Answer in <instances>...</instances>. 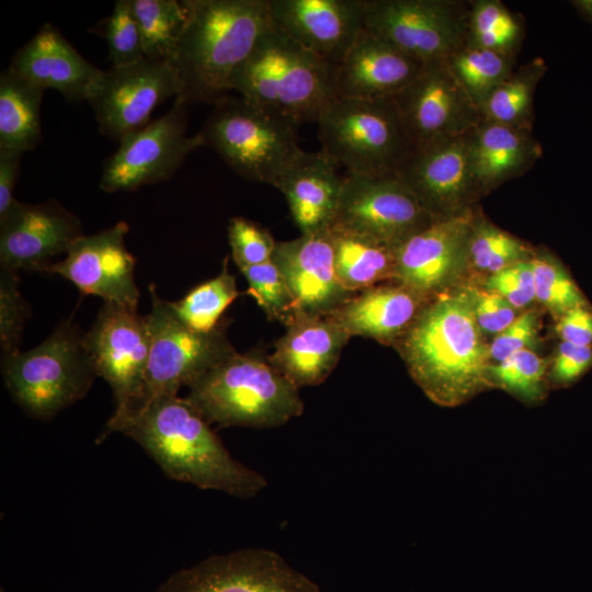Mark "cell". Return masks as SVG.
Segmentation results:
<instances>
[{
	"instance_id": "6da1fadb",
	"label": "cell",
	"mask_w": 592,
	"mask_h": 592,
	"mask_svg": "<svg viewBox=\"0 0 592 592\" xmlns=\"http://www.w3.org/2000/svg\"><path fill=\"white\" fill-rule=\"evenodd\" d=\"M119 432L138 443L170 479L251 499L267 485L235 459L209 423L184 397L163 395L121 421Z\"/></svg>"
},
{
	"instance_id": "7a4b0ae2",
	"label": "cell",
	"mask_w": 592,
	"mask_h": 592,
	"mask_svg": "<svg viewBox=\"0 0 592 592\" xmlns=\"http://www.w3.org/2000/svg\"><path fill=\"white\" fill-rule=\"evenodd\" d=\"M395 346L411 377L437 405L457 406L490 385L489 346L465 292L428 301Z\"/></svg>"
},
{
	"instance_id": "3957f363",
	"label": "cell",
	"mask_w": 592,
	"mask_h": 592,
	"mask_svg": "<svg viewBox=\"0 0 592 592\" xmlns=\"http://www.w3.org/2000/svg\"><path fill=\"white\" fill-rule=\"evenodd\" d=\"M187 18L172 58L186 103L215 102L272 26L270 0H183Z\"/></svg>"
},
{
	"instance_id": "277c9868",
	"label": "cell",
	"mask_w": 592,
	"mask_h": 592,
	"mask_svg": "<svg viewBox=\"0 0 592 592\" xmlns=\"http://www.w3.org/2000/svg\"><path fill=\"white\" fill-rule=\"evenodd\" d=\"M184 399L210 424L277 428L304 412L299 388L260 353L236 350L201 375Z\"/></svg>"
},
{
	"instance_id": "5b68a950",
	"label": "cell",
	"mask_w": 592,
	"mask_h": 592,
	"mask_svg": "<svg viewBox=\"0 0 592 592\" xmlns=\"http://www.w3.org/2000/svg\"><path fill=\"white\" fill-rule=\"evenodd\" d=\"M231 91L296 126L317 122L337 99L333 65L274 24L237 72Z\"/></svg>"
},
{
	"instance_id": "8992f818",
	"label": "cell",
	"mask_w": 592,
	"mask_h": 592,
	"mask_svg": "<svg viewBox=\"0 0 592 592\" xmlns=\"http://www.w3.org/2000/svg\"><path fill=\"white\" fill-rule=\"evenodd\" d=\"M316 123L321 150L346 173H397L414 148L394 98L335 99Z\"/></svg>"
},
{
	"instance_id": "52a82bcc",
	"label": "cell",
	"mask_w": 592,
	"mask_h": 592,
	"mask_svg": "<svg viewBox=\"0 0 592 592\" xmlns=\"http://www.w3.org/2000/svg\"><path fill=\"white\" fill-rule=\"evenodd\" d=\"M296 125L242 96L229 93L214 102L200 134L240 177L276 186L303 153Z\"/></svg>"
},
{
	"instance_id": "ba28073f",
	"label": "cell",
	"mask_w": 592,
	"mask_h": 592,
	"mask_svg": "<svg viewBox=\"0 0 592 592\" xmlns=\"http://www.w3.org/2000/svg\"><path fill=\"white\" fill-rule=\"evenodd\" d=\"M2 374L12 399L41 420L83 398L96 377L83 334L70 319L36 348L3 356Z\"/></svg>"
},
{
	"instance_id": "9c48e42d",
	"label": "cell",
	"mask_w": 592,
	"mask_h": 592,
	"mask_svg": "<svg viewBox=\"0 0 592 592\" xmlns=\"http://www.w3.org/2000/svg\"><path fill=\"white\" fill-rule=\"evenodd\" d=\"M83 344L96 376L109 384L114 396L115 409L101 435L104 439L144 402L150 352L147 316L134 307L103 303L83 334Z\"/></svg>"
},
{
	"instance_id": "30bf717a",
	"label": "cell",
	"mask_w": 592,
	"mask_h": 592,
	"mask_svg": "<svg viewBox=\"0 0 592 592\" xmlns=\"http://www.w3.org/2000/svg\"><path fill=\"white\" fill-rule=\"evenodd\" d=\"M149 294L150 352L141 407L156 397L178 395L235 351L226 335V322L209 333L196 332L175 316L170 301L160 298L152 284Z\"/></svg>"
},
{
	"instance_id": "8fae6325",
	"label": "cell",
	"mask_w": 592,
	"mask_h": 592,
	"mask_svg": "<svg viewBox=\"0 0 592 592\" xmlns=\"http://www.w3.org/2000/svg\"><path fill=\"white\" fill-rule=\"evenodd\" d=\"M186 105L177 96L166 114L118 141L117 150L104 161L100 189L126 192L169 180L191 152L205 146L200 133L186 134Z\"/></svg>"
},
{
	"instance_id": "7c38bea8",
	"label": "cell",
	"mask_w": 592,
	"mask_h": 592,
	"mask_svg": "<svg viewBox=\"0 0 592 592\" xmlns=\"http://www.w3.org/2000/svg\"><path fill=\"white\" fill-rule=\"evenodd\" d=\"M468 14L458 1L366 0L364 29L426 65L466 43Z\"/></svg>"
},
{
	"instance_id": "4fadbf2b",
	"label": "cell",
	"mask_w": 592,
	"mask_h": 592,
	"mask_svg": "<svg viewBox=\"0 0 592 592\" xmlns=\"http://www.w3.org/2000/svg\"><path fill=\"white\" fill-rule=\"evenodd\" d=\"M434 219L397 173H346L332 227L395 247Z\"/></svg>"
},
{
	"instance_id": "5bb4252c",
	"label": "cell",
	"mask_w": 592,
	"mask_h": 592,
	"mask_svg": "<svg viewBox=\"0 0 592 592\" xmlns=\"http://www.w3.org/2000/svg\"><path fill=\"white\" fill-rule=\"evenodd\" d=\"M183 86L172 60L143 59L104 70L94 96L89 101L99 132L116 141L149 123L152 111L175 99Z\"/></svg>"
},
{
	"instance_id": "9a60e30c",
	"label": "cell",
	"mask_w": 592,
	"mask_h": 592,
	"mask_svg": "<svg viewBox=\"0 0 592 592\" xmlns=\"http://www.w3.org/2000/svg\"><path fill=\"white\" fill-rule=\"evenodd\" d=\"M156 592H322L281 555L244 548L213 555L172 573Z\"/></svg>"
},
{
	"instance_id": "2e32d148",
	"label": "cell",
	"mask_w": 592,
	"mask_h": 592,
	"mask_svg": "<svg viewBox=\"0 0 592 592\" xmlns=\"http://www.w3.org/2000/svg\"><path fill=\"white\" fill-rule=\"evenodd\" d=\"M392 98L414 147L469 133L482 119L448 60L426 64L420 76Z\"/></svg>"
},
{
	"instance_id": "e0dca14e",
	"label": "cell",
	"mask_w": 592,
	"mask_h": 592,
	"mask_svg": "<svg viewBox=\"0 0 592 592\" xmlns=\"http://www.w3.org/2000/svg\"><path fill=\"white\" fill-rule=\"evenodd\" d=\"M128 230V224L122 220L96 234L80 236L66 258L54 262L48 272L70 281L83 295L137 308L140 293L135 281L136 260L125 244Z\"/></svg>"
},
{
	"instance_id": "ac0fdd59",
	"label": "cell",
	"mask_w": 592,
	"mask_h": 592,
	"mask_svg": "<svg viewBox=\"0 0 592 592\" xmlns=\"http://www.w3.org/2000/svg\"><path fill=\"white\" fill-rule=\"evenodd\" d=\"M80 219L58 201L16 202L0 219V263L15 272H48L52 260L82 236Z\"/></svg>"
},
{
	"instance_id": "d6986e66",
	"label": "cell",
	"mask_w": 592,
	"mask_h": 592,
	"mask_svg": "<svg viewBox=\"0 0 592 592\" xmlns=\"http://www.w3.org/2000/svg\"><path fill=\"white\" fill-rule=\"evenodd\" d=\"M469 133L417 145L397 172L435 219L466 210L476 192Z\"/></svg>"
},
{
	"instance_id": "ffe728a7",
	"label": "cell",
	"mask_w": 592,
	"mask_h": 592,
	"mask_svg": "<svg viewBox=\"0 0 592 592\" xmlns=\"http://www.w3.org/2000/svg\"><path fill=\"white\" fill-rule=\"evenodd\" d=\"M471 209L436 218L395 246L394 280L429 297L444 288L467 258Z\"/></svg>"
},
{
	"instance_id": "44dd1931",
	"label": "cell",
	"mask_w": 592,
	"mask_h": 592,
	"mask_svg": "<svg viewBox=\"0 0 592 592\" xmlns=\"http://www.w3.org/2000/svg\"><path fill=\"white\" fill-rule=\"evenodd\" d=\"M273 260L293 296L294 317L327 316L355 295L338 278L331 228L277 242Z\"/></svg>"
},
{
	"instance_id": "7402d4cb",
	"label": "cell",
	"mask_w": 592,
	"mask_h": 592,
	"mask_svg": "<svg viewBox=\"0 0 592 592\" xmlns=\"http://www.w3.org/2000/svg\"><path fill=\"white\" fill-rule=\"evenodd\" d=\"M365 11L366 0H270L273 24L333 66L364 30Z\"/></svg>"
},
{
	"instance_id": "603a6c76",
	"label": "cell",
	"mask_w": 592,
	"mask_h": 592,
	"mask_svg": "<svg viewBox=\"0 0 592 592\" xmlns=\"http://www.w3.org/2000/svg\"><path fill=\"white\" fill-rule=\"evenodd\" d=\"M425 64L363 30L333 66L337 99L392 98L413 82Z\"/></svg>"
},
{
	"instance_id": "cb8c5ba5",
	"label": "cell",
	"mask_w": 592,
	"mask_h": 592,
	"mask_svg": "<svg viewBox=\"0 0 592 592\" xmlns=\"http://www.w3.org/2000/svg\"><path fill=\"white\" fill-rule=\"evenodd\" d=\"M42 89H55L68 101H90L104 70L89 62L50 23L12 57L8 67Z\"/></svg>"
},
{
	"instance_id": "d4e9b609",
	"label": "cell",
	"mask_w": 592,
	"mask_h": 592,
	"mask_svg": "<svg viewBox=\"0 0 592 592\" xmlns=\"http://www.w3.org/2000/svg\"><path fill=\"white\" fill-rule=\"evenodd\" d=\"M275 342L269 362L297 388L323 383L351 335L327 316H296Z\"/></svg>"
},
{
	"instance_id": "484cf974",
	"label": "cell",
	"mask_w": 592,
	"mask_h": 592,
	"mask_svg": "<svg viewBox=\"0 0 592 592\" xmlns=\"http://www.w3.org/2000/svg\"><path fill=\"white\" fill-rule=\"evenodd\" d=\"M322 150L303 153L280 178L278 189L301 234L329 230L335 219L344 177Z\"/></svg>"
},
{
	"instance_id": "4316f807",
	"label": "cell",
	"mask_w": 592,
	"mask_h": 592,
	"mask_svg": "<svg viewBox=\"0 0 592 592\" xmlns=\"http://www.w3.org/2000/svg\"><path fill=\"white\" fill-rule=\"evenodd\" d=\"M426 304L428 297L396 282L356 293L328 316L351 337L395 344Z\"/></svg>"
},
{
	"instance_id": "83f0119b",
	"label": "cell",
	"mask_w": 592,
	"mask_h": 592,
	"mask_svg": "<svg viewBox=\"0 0 592 592\" xmlns=\"http://www.w3.org/2000/svg\"><path fill=\"white\" fill-rule=\"evenodd\" d=\"M540 153L530 129L482 118L469 133V159L476 192L525 172Z\"/></svg>"
},
{
	"instance_id": "f1b7e54d",
	"label": "cell",
	"mask_w": 592,
	"mask_h": 592,
	"mask_svg": "<svg viewBox=\"0 0 592 592\" xmlns=\"http://www.w3.org/2000/svg\"><path fill=\"white\" fill-rule=\"evenodd\" d=\"M331 235L335 272L346 291L356 294L394 280L395 247L337 227Z\"/></svg>"
},
{
	"instance_id": "f546056e",
	"label": "cell",
	"mask_w": 592,
	"mask_h": 592,
	"mask_svg": "<svg viewBox=\"0 0 592 592\" xmlns=\"http://www.w3.org/2000/svg\"><path fill=\"white\" fill-rule=\"evenodd\" d=\"M44 89L11 69L0 75V150L24 153L41 140Z\"/></svg>"
},
{
	"instance_id": "4dcf8cb0",
	"label": "cell",
	"mask_w": 592,
	"mask_h": 592,
	"mask_svg": "<svg viewBox=\"0 0 592 592\" xmlns=\"http://www.w3.org/2000/svg\"><path fill=\"white\" fill-rule=\"evenodd\" d=\"M239 295L226 258L218 275L196 285L181 299L170 301V305L186 327L196 332L209 333L220 326L223 314Z\"/></svg>"
},
{
	"instance_id": "1f68e13d",
	"label": "cell",
	"mask_w": 592,
	"mask_h": 592,
	"mask_svg": "<svg viewBox=\"0 0 592 592\" xmlns=\"http://www.w3.org/2000/svg\"><path fill=\"white\" fill-rule=\"evenodd\" d=\"M545 64L535 59L512 72L487 98L481 106L483 119L530 129L532 103L537 82L543 77Z\"/></svg>"
},
{
	"instance_id": "d6a6232c",
	"label": "cell",
	"mask_w": 592,
	"mask_h": 592,
	"mask_svg": "<svg viewBox=\"0 0 592 592\" xmlns=\"http://www.w3.org/2000/svg\"><path fill=\"white\" fill-rule=\"evenodd\" d=\"M129 2L140 31L145 57L172 60L187 18L184 2L178 0H129Z\"/></svg>"
},
{
	"instance_id": "836d02e7",
	"label": "cell",
	"mask_w": 592,
	"mask_h": 592,
	"mask_svg": "<svg viewBox=\"0 0 592 592\" xmlns=\"http://www.w3.org/2000/svg\"><path fill=\"white\" fill-rule=\"evenodd\" d=\"M513 56V53L483 48L466 41L448 58V64L473 102L481 110L489 94L512 73Z\"/></svg>"
},
{
	"instance_id": "e575fe53",
	"label": "cell",
	"mask_w": 592,
	"mask_h": 592,
	"mask_svg": "<svg viewBox=\"0 0 592 592\" xmlns=\"http://www.w3.org/2000/svg\"><path fill=\"white\" fill-rule=\"evenodd\" d=\"M522 32L520 21L500 1L479 0L469 9L467 42L470 44L513 53Z\"/></svg>"
},
{
	"instance_id": "d590c367",
	"label": "cell",
	"mask_w": 592,
	"mask_h": 592,
	"mask_svg": "<svg viewBox=\"0 0 592 592\" xmlns=\"http://www.w3.org/2000/svg\"><path fill=\"white\" fill-rule=\"evenodd\" d=\"M528 255L530 250L520 239L490 223L475 219L467 257L478 270L493 274L528 260Z\"/></svg>"
},
{
	"instance_id": "8d00e7d4",
	"label": "cell",
	"mask_w": 592,
	"mask_h": 592,
	"mask_svg": "<svg viewBox=\"0 0 592 592\" xmlns=\"http://www.w3.org/2000/svg\"><path fill=\"white\" fill-rule=\"evenodd\" d=\"M546 368V361L534 351L522 350L499 363L490 364L488 377L490 385H496L524 401L536 402L545 395Z\"/></svg>"
},
{
	"instance_id": "74e56055",
	"label": "cell",
	"mask_w": 592,
	"mask_h": 592,
	"mask_svg": "<svg viewBox=\"0 0 592 592\" xmlns=\"http://www.w3.org/2000/svg\"><path fill=\"white\" fill-rule=\"evenodd\" d=\"M536 299L558 319L572 308L585 306L579 287L563 266L554 258L540 255L531 259Z\"/></svg>"
},
{
	"instance_id": "f35d334b",
	"label": "cell",
	"mask_w": 592,
	"mask_h": 592,
	"mask_svg": "<svg viewBox=\"0 0 592 592\" xmlns=\"http://www.w3.org/2000/svg\"><path fill=\"white\" fill-rule=\"evenodd\" d=\"M107 42L111 66H125L145 57L137 21L129 0L115 2L112 13L92 29Z\"/></svg>"
},
{
	"instance_id": "ab89813d",
	"label": "cell",
	"mask_w": 592,
	"mask_h": 592,
	"mask_svg": "<svg viewBox=\"0 0 592 592\" xmlns=\"http://www.w3.org/2000/svg\"><path fill=\"white\" fill-rule=\"evenodd\" d=\"M248 282V293L270 320L285 326L294 318V300L286 280L274 260L240 270Z\"/></svg>"
},
{
	"instance_id": "60d3db41",
	"label": "cell",
	"mask_w": 592,
	"mask_h": 592,
	"mask_svg": "<svg viewBox=\"0 0 592 592\" xmlns=\"http://www.w3.org/2000/svg\"><path fill=\"white\" fill-rule=\"evenodd\" d=\"M31 316L29 304L19 289L18 272L0 270V343L3 356L19 350V342Z\"/></svg>"
},
{
	"instance_id": "b9f144b4",
	"label": "cell",
	"mask_w": 592,
	"mask_h": 592,
	"mask_svg": "<svg viewBox=\"0 0 592 592\" xmlns=\"http://www.w3.org/2000/svg\"><path fill=\"white\" fill-rule=\"evenodd\" d=\"M228 241L239 270L273 260L277 244L265 228L242 216L230 218Z\"/></svg>"
},
{
	"instance_id": "7bdbcfd3",
	"label": "cell",
	"mask_w": 592,
	"mask_h": 592,
	"mask_svg": "<svg viewBox=\"0 0 592 592\" xmlns=\"http://www.w3.org/2000/svg\"><path fill=\"white\" fill-rule=\"evenodd\" d=\"M486 289L502 296L515 309L526 307L536 299L531 260L521 261L490 274L486 282Z\"/></svg>"
},
{
	"instance_id": "ee69618b",
	"label": "cell",
	"mask_w": 592,
	"mask_h": 592,
	"mask_svg": "<svg viewBox=\"0 0 592 592\" xmlns=\"http://www.w3.org/2000/svg\"><path fill=\"white\" fill-rule=\"evenodd\" d=\"M465 294L469 299L475 320L482 332L498 334L517 317V309L493 292L469 288Z\"/></svg>"
},
{
	"instance_id": "f6af8a7d",
	"label": "cell",
	"mask_w": 592,
	"mask_h": 592,
	"mask_svg": "<svg viewBox=\"0 0 592 592\" xmlns=\"http://www.w3.org/2000/svg\"><path fill=\"white\" fill-rule=\"evenodd\" d=\"M537 342L538 317L534 311L523 312L496 335L489 346L490 360L499 363L519 351L535 348Z\"/></svg>"
},
{
	"instance_id": "bcb514c9",
	"label": "cell",
	"mask_w": 592,
	"mask_h": 592,
	"mask_svg": "<svg viewBox=\"0 0 592 592\" xmlns=\"http://www.w3.org/2000/svg\"><path fill=\"white\" fill-rule=\"evenodd\" d=\"M592 364V345L561 342L555 355L551 377L559 385L578 379Z\"/></svg>"
},
{
	"instance_id": "7dc6e473",
	"label": "cell",
	"mask_w": 592,
	"mask_h": 592,
	"mask_svg": "<svg viewBox=\"0 0 592 592\" xmlns=\"http://www.w3.org/2000/svg\"><path fill=\"white\" fill-rule=\"evenodd\" d=\"M556 331L563 342L592 345V311L587 305L570 309L558 319Z\"/></svg>"
},
{
	"instance_id": "c3c4849f",
	"label": "cell",
	"mask_w": 592,
	"mask_h": 592,
	"mask_svg": "<svg viewBox=\"0 0 592 592\" xmlns=\"http://www.w3.org/2000/svg\"><path fill=\"white\" fill-rule=\"evenodd\" d=\"M22 156L21 152L0 150V219L4 218L18 202L14 198V187Z\"/></svg>"
},
{
	"instance_id": "681fc988",
	"label": "cell",
	"mask_w": 592,
	"mask_h": 592,
	"mask_svg": "<svg viewBox=\"0 0 592 592\" xmlns=\"http://www.w3.org/2000/svg\"><path fill=\"white\" fill-rule=\"evenodd\" d=\"M571 3L592 24V0H576Z\"/></svg>"
},
{
	"instance_id": "f907efd6",
	"label": "cell",
	"mask_w": 592,
	"mask_h": 592,
	"mask_svg": "<svg viewBox=\"0 0 592 592\" xmlns=\"http://www.w3.org/2000/svg\"><path fill=\"white\" fill-rule=\"evenodd\" d=\"M0 592H8V591H5V590H3V589L1 588V589H0Z\"/></svg>"
}]
</instances>
